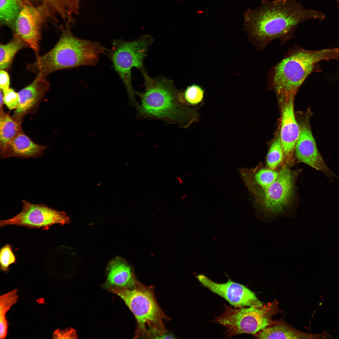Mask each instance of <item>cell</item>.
Listing matches in <instances>:
<instances>
[{"instance_id":"17","label":"cell","mask_w":339,"mask_h":339,"mask_svg":"<svg viewBox=\"0 0 339 339\" xmlns=\"http://www.w3.org/2000/svg\"><path fill=\"white\" fill-rule=\"evenodd\" d=\"M325 333L314 334L297 330L286 323H278L253 335L258 339H316L325 338Z\"/></svg>"},{"instance_id":"7","label":"cell","mask_w":339,"mask_h":339,"mask_svg":"<svg viewBox=\"0 0 339 339\" xmlns=\"http://www.w3.org/2000/svg\"><path fill=\"white\" fill-rule=\"evenodd\" d=\"M153 41L150 35H145L131 41L114 40L109 54L115 69L122 81L132 105H139L135 97L132 82L131 70L136 67L141 72L144 69L143 61Z\"/></svg>"},{"instance_id":"23","label":"cell","mask_w":339,"mask_h":339,"mask_svg":"<svg viewBox=\"0 0 339 339\" xmlns=\"http://www.w3.org/2000/svg\"><path fill=\"white\" fill-rule=\"evenodd\" d=\"M20 10L14 0H0V18L3 23L9 24L16 19Z\"/></svg>"},{"instance_id":"24","label":"cell","mask_w":339,"mask_h":339,"mask_svg":"<svg viewBox=\"0 0 339 339\" xmlns=\"http://www.w3.org/2000/svg\"><path fill=\"white\" fill-rule=\"evenodd\" d=\"M205 91L200 85L193 84L188 86L183 92V99L188 105L195 106L204 100Z\"/></svg>"},{"instance_id":"18","label":"cell","mask_w":339,"mask_h":339,"mask_svg":"<svg viewBox=\"0 0 339 339\" xmlns=\"http://www.w3.org/2000/svg\"><path fill=\"white\" fill-rule=\"evenodd\" d=\"M279 172L268 168L239 170L241 177L250 191L267 187L277 179Z\"/></svg>"},{"instance_id":"16","label":"cell","mask_w":339,"mask_h":339,"mask_svg":"<svg viewBox=\"0 0 339 339\" xmlns=\"http://www.w3.org/2000/svg\"><path fill=\"white\" fill-rule=\"evenodd\" d=\"M107 270V278L105 287L109 289L116 287L132 289L137 282L130 266L119 257L110 262Z\"/></svg>"},{"instance_id":"21","label":"cell","mask_w":339,"mask_h":339,"mask_svg":"<svg viewBox=\"0 0 339 339\" xmlns=\"http://www.w3.org/2000/svg\"><path fill=\"white\" fill-rule=\"evenodd\" d=\"M28 46L20 37L15 34L12 40L8 43L0 45V68L1 70L8 68L14 56L20 50Z\"/></svg>"},{"instance_id":"12","label":"cell","mask_w":339,"mask_h":339,"mask_svg":"<svg viewBox=\"0 0 339 339\" xmlns=\"http://www.w3.org/2000/svg\"><path fill=\"white\" fill-rule=\"evenodd\" d=\"M44 7L25 5L16 20L15 34L36 54L39 50L41 30L45 19Z\"/></svg>"},{"instance_id":"5","label":"cell","mask_w":339,"mask_h":339,"mask_svg":"<svg viewBox=\"0 0 339 339\" xmlns=\"http://www.w3.org/2000/svg\"><path fill=\"white\" fill-rule=\"evenodd\" d=\"M153 286L137 281L132 288H112L109 290L124 301L134 315L137 327L134 338L161 339L167 333L164 320L168 318L159 305Z\"/></svg>"},{"instance_id":"20","label":"cell","mask_w":339,"mask_h":339,"mask_svg":"<svg viewBox=\"0 0 339 339\" xmlns=\"http://www.w3.org/2000/svg\"><path fill=\"white\" fill-rule=\"evenodd\" d=\"M17 289H14L1 295L0 297V338L4 339L7 336L8 322L6 314L11 307L18 301L19 298Z\"/></svg>"},{"instance_id":"6","label":"cell","mask_w":339,"mask_h":339,"mask_svg":"<svg viewBox=\"0 0 339 339\" xmlns=\"http://www.w3.org/2000/svg\"><path fill=\"white\" fill-rule=\"evenodd\" d=\"M225 306V310L218 316V321L226 328L224 334L228 338L243 333L253 335L278 323L272 320V318L281 312L276 299L257 307L233 308Z\"/></svg>"},{"instance_id":"9","label":"cell","mask_w":339,"mask_h":339,"mask_svg":"<svg viewBox=\"0 0 339 339\" xmlns=\"http://www.w3.org/2000/svg\"><path fill=\"white\" fill-rule=\"evenodd\" d=\"M21 211L13 217L0 221V227L8 225L24 226L29 228H48L54 224L69 223L70 219L65 213L42 204H33L22 201Z\"/></svg>"},{"instance_id":"15","label":"cell","mask_w":339,"mask_h":339,"mask_svg":"<svg viewBox=\"0 0 339 339\" xmlns=\"http://www.w3.org/2000/svg\"><path fill=\"white\" fill-rule=\"evenodd\" d=\"M47 147L34 143L22 131L0 147L1 158H37L42 154Z\"/></svg>"},{"instance_id":"10","label":"cell","mask_w":339,"mask_h":339,"mask_svg":"<svg viewBox=\"0 0 339 339\" xmlns=\"http://www.w3.org/2000/svg\"><path fill=\"white\" fill-rule=\"evenodd\" d=\"M312 114L308 109L303 113L299 122L300 133L295 147L296 157L300 162L322 171L329 177L332 176L339 179V177L327 167L318 149L310 126Z\"/></svg>"},{"instance_id":"30","label":"cell","mask_w":339,"mask_h":339,"mask_svg":"<svg viewBox=\"0 0 339 339\" xmlns=\"http://www.w3.org/2000/svg\"><path fill=\"white\" fill-rule=\"evenodd\" d=\"M0 112L4 111L3 110V104L4 103L3 101V94L2 91L0 90Z\"/></svg>"},{"instance_id":"14","label":"cell","mask_w":339,"mask_h":339,"mask_svg":"<svg viewBox=\"0 0 339 339\" xmlns=\"http://www.w3.org/2000/svg\"><path fill=\"white\" fill-rule=\"evenodd\" d=\"M46 76L38 74L33 82L18 92L19 104L12 116L17 121L22 123L26 115L35 113L49 89L50 84Z\"/></svg>"},{"instance_id":"3","label":"cell","mask_w":339,"mask_h":339,"mask_svg":"<svg viewBox=\"0 0 339 339\" xmlns=\"http://www.w3.org/2000/svg\"><path fill=\"white\" fill-rule=\"evenodd\" d=\"M339 55L336 48L309 50L298 46L289 50L283 58L270 71L269 86L277 97L295 95L303 83L323 60L336 59Z\"/></svg>"},{"instance_id":"1","label":"cell","mask_w":339,"mask_h":339,"mask_svg":"<svg viewBox=\"0 0 339 339\" xmlns=\"http://www.w3.org/2000/svg\"><path fill=\"white\" fill-rule=\"evenodd\" d=\"M245 30L260 50L276 39L281 44L294 38V31L301 23L309 20L320 21L325 15L304 8L295 0H262L255 9L248 8L244 13Z\"/></svg>"},{"instance_id":"13","label":"cell","mask_w":339,"mask_h":339,"mask_svg":"<svg viewBox=\"0 0 339 339\" xmlns=\"http://www.w3.org/2000/svg\"><path fill=\"white\" fill-rule=\"evenodd\" d=\"M295 95L278 97L281 111V129L279 133L284 156V161H293L296 142L300 133V127L294 111Z\"/></svg>"},{"instance_id":"27","label":"cell","mask_w":339,"mask_h":339,"mask_svg":"<svg viewBox=\"0 0 339 339\" xmlns=\"http://www.w3.org/2000/svg\"><path fill=\"white\" fill-rule=\"evenodd\" d=\"M77 336L75 330L71 328L64 329H56L52 334L53 339L77 338Z\"/></svg>"},{"instance_id":"28","label":"cell","mask_w":339,"mask_h":339,"mask_svg":"<svg viewBox=\"0 0 339 339\" xmlns=\"http://www.w3.org/2000/svg\"><path fill=\"white\" fill-rule=\"evenodd\" d=\"M9 85V77L8 73L4 70H0V90L3 93L7 91L10 89Z\"/></svg>"},{"instance_id":"31","label":"cell","mask_w":339,"mask_h":339,"mask_svg":"<svg viewBox=\"0 0 339 339\" xmlns=\"http://www.w3.org/2000/svg\"><path fill=\"white\" fill-rule=\"evenodd\" d=\"M14 0V1H15L16 2H17V3H19V4H20V3H20V2H21V0Z\"/></svg>"},{"instance_id":"19","label":"cell","mask_w":339,"mask_h":339,"mask_svg":"<svg viewBox=\"0 0 339 339\" xmlns=\"http://www.w3.org/2000/svg\"><path fill=\"white\" fill-rule=\"evenodd\" d=\"M21 124L8 114L0 112V147L22 131Z\"/></svg>"},{"instance_id":"8","label":"cell","mask_w":339,"mask_h":339,"mask_svg":"<svg viewBox=\"0 0 339 339\" xmlns=\"http://www.w3.org/2000/svg\"><path fill=\"white\" fill-rule=\"evenodd\" d=\"M295 174L285 166L275 181L267 187L251 191L264 211L271 215L282 213L294 193Z\"/></svg>"},{"instance_id":"11","label":"cell","mask_w":339,"mask_h":339,"mask_svg":"<svg viewBox=\"0 0 339 339\" xmlns=\"http://www.w3.org/2000/svg\"><path fill=\"white\" fill-rule=\"evenodd\" d=\"M204 287L226 300L234 308L253 307L263 304L255 293L245 286L228 279L224 283L215 282L203 274L196 276Z\"/></svg>"},{"instance_id":"2","label":"cell","mask_w":339,"mask_h":339,"mask_svg":"<svg viewBox=\"0 0 339 339\" xmlns=\"http://www.w3.org/2000/svg\"><path fill=\"white\" fill-rule=\"evenodd\" d=\"M141 72L145 90L135 92L141 100L136 109L139 118L160 120L183 129L197 121L196 111L185 103L183 92L172 81L163 76L152 78L145 69Z\"/></svg>"},{"instance_id":"26","label":"cell","mask_w":339,"mask_h":339,"mask_svg":"<svg viewBox=\"0 0 339 339\" xmlns=\"http://www.w3.org/2000/svg\"><path fill=\"white\" fill-rule=\"evenodd\" d=\"M4 103L10 110L16 109L19 104V98L18 93L10 88L7 91L3 92Z\"/></svg>"},{"instance_id":"29","label":"cell","mask_w":339,"mask_h":339,"mask_svg":"<svg viewBox=\"0 0 339 339\" xmlns=\"http://www.w3.org/2000/svg\"><path fill=\"white\" fill-rule=\"evenodd\" d=\"M67 7L69 14L71 13L78 14L79 3L81 0H64Z\"/></svg>"},{"instance_id":"22","label":"cell","mask_w":339,"mask_h":339,"mask_svg":"<svg viewBox=\"0 0 339 339\" xmlns=\"http://www.w3.org/2000/svg\"><path fill=\"white\" fill-rule=\"evenodd\" d=\"M284 161V156L279 133L276 136L269 149L266 157L268 168L276 170Z\"/></svg>"},{"instance_id":"25","label":"cell","mask_w":339,"mask_h":339,"mask_svg":"<svg viewBox=\"0 0 339 339\" xmlns=\"http://www.w3.org/2000/svg\"><path fill=\"white\" fill-rule=\"evenodd\" d=\"M16 258L13 253L11 246L6 244L1 248L0 253V270L7 272L9 266L16 261Z\"/></svg>"},{"instance_id":"4","label":"cell","mask_w":339,"mask_h":339,"mask_svg":"<svg viewBox=\"0 0 339 339\" xmlns=\"http://www.w3.org/2000/svg\"><path fill=\"white\" fill-rule=\"evenodd\" d=\"M106 49L100 43L78 38L67 27L58 42L49 52L37 56L26 67L30 72L46 76L59 70L83 66H94Z\"/></svg>"}]
</instances>
